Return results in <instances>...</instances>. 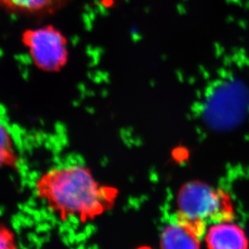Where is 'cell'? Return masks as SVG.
I'll return each instance as SVG.
<instances>
[{"mask_svg": "<svg viewBox=\"0 0 249 249\" xmlns=\"http://www.w3.org/2000/svg\"><path fill=\"white\" fill-rule=\"evenodd\" d=\"M15 248H17V241L14 234L7 228L0 226V249Z\"/></svg>", "mask_w": 249, "mask_h": 249, "instance_id": "ba28073f", "label": "cell"}, {"mask_svg": "<svg viewBox=\"0 0 249 249\" xmlns=\"http://www.w3.org/2000/svg\"><path fill=\"white\" fill-rule=\"evenodd\" d=\"M17 154L12 130L0 107V168L14 165Z\"/></svg>", "mask_w": 249, "mask_h": 249, "instance_id": "8992f818", "label": "cell"}, {"mask_svg": "<svg viewBox=\"0 0 249 249\" xmlns=\"http://www.w3.org/2000/svg\"><path fill=\"white\" fill-rule=\"evenodd\" d=\"M22 41L33 63L45 72H57L68 62V43L61 31L51 25L28 29Z\"/></svg>", "mask_w": 249, "mask_h": 249, "instance_id": "3957f363", "label": "cell"}, {"mask_svg": "<svg viewBox=\"0 0 249 249\" xmlns=\"http://www.w3.org/2000/svg\"><path fill=\"white\" fill-rule=\"evenodd\" d=\"M36 192L63 220L90 221L115 205L118 191L103 185L91 170L80 164H66L45 172L36 183Z\"/></svg>", "mask_w": 249, "mask_h": 249, "instance_id": "6da1fadb", "label": "cell"}, {"mask_svg": "<svg viewBox=\"0 0 249 249\" xmlns=\"http://www.w3.org/2000/svg\"><path fill=\"white\" fill-rule=\"evenodd\" d=\"M63 0H0V6L5 9L19 13H38L49 11Z\"/></svg>", "mask_w": 249, "mask_h": 249, "instance_id": "52a82bcc", "label": "cell"}, {"mask_svg": "<svg viewBox=\"0 0 249 249\" xmlns=\"http://www.w3.org/2000/svg\"><path fill=\"white\" fill-rule=\"evenodd\" d=\"M205 240L212 249H237L247 247L244 231L231 220L217 222L205 231Z\"/></svg>", "mask_w": 249, "mask_h": 249, "instance_id": "5b68a950", "label": "cell"}, {"mask_svg": "<svg viewBox=\"0 0 249 249\" xmlns=\"http://www.w3.org/2000/svg\"><path fill=\"white\" fill-rule=\"evenodd\" d=\"M178 207L180 216L205 228L207 224L231 220L232 213L231 202L223 191L199 182L182 187Z\"/></svg>", "mask_w": 249, "mask_h": 249, "instance_id": "7a4b0ae2", "label": "cell"}, {"mask_svg": "<svg viewBox=\"0 0 249 249\" xmlns=\"http://www.w3.org/2000/svg\"><path fill=\"white\" fill-rule=\"evenodd\" d=\"M205 231L202 226L178 215L165 227L160 243L166 249H195L199 246Z\"/></svg>", "mask_w": 249, "mask_h": 249, "instance_id": "277c9868", "label": "cell"}]
</instances>
